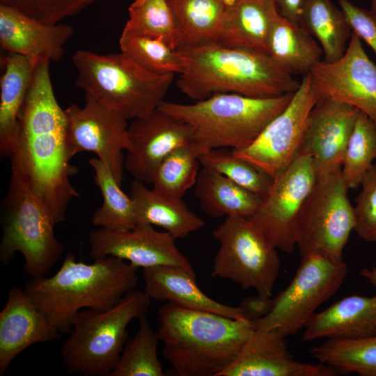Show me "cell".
<instances>
[{
    "mask_svg": "<svg viewBox=\"0 0 376 376\" xmlns=\"http://www.w3.org/2000/svg\"><path fill=\"white\" fill-rule=\"evenodd\" d=\"M299 24L319 42L324 62H334L344 54L352 31L343 10L331 0H306Z\"/></svg>",
    "mask_w": 376,
    "mask_h": 376,
    "instance_id": "cell-30",
    "label": "cell"
},
{
    "mask_svg": "<svg viewBox=\"0 0 376 376\" xmlns=\"http://www.w3.org/2000/svg\"><path fill=\"white\" fill-rule=\"evenodd\" d=\"M376 334V294L343 297L315 313L304 327L302 340L365 338Z\"/></svg>",
    "mask_w": 376,
    "mask_h": 376,
    "instance_id": "cell-23",
    "label": "cell"
},
{
    "mask_svg": "<svg viewBox=\"0 0 376 376\" xmlns=\"http://www.w3.org/2000/svg\"><path fill=\"white\" fill-rule=\"evenodd\" d=\"M134 336L127 340L120 359L109 376H164L157 355L159 340L146 315L139 318Z\"/></svg>",
    "mask_w": 376,
    "mask_h": 376,
    "instance_id": "cell-33",
    "label": "cell"
},
{
    "mask_svg": "<svg viewBox=\"0 0 376 376\" xmlns=\"http://www.w3.org/2000/svg\"><path fill=\"white\" fill-rule=\"evenodd\" d=\"M1 264L8 263L19 252L24 272L31 278L45 276L64 251L51 215L13 169L1 205Z\"/></svg>",
    "mask_w": 376,
    "mask_h": 376,
    "instance_id": "cell-8",
    "label": "cell"
},
{
    "mask_svg": "<svg viewBox=\"0 0 376 376\" xmlns=\"http://www.w3.org/2000/svg\"><path fill=\"white\" fill-rule=\"evenodd\" d=\"M219 242L211 276L230 280L244 290L272 296L280 272V258L250 218L227 217L212 232Z\"/></svg>",
    "mask_w": 376,
    "mask_h": 376,
    "instance_id": "cell-9",
    "label": "cell"
},
{
    "mask_svg": "<svg viewBox=\"0 0 376 376\" xmlns=\"http://www.w3.org/2000/svg\"><path fill=\"white\" fill-rule=\"evenodd\" d=\"M119 45L121 52L151 72L180 75L185 70L182 54L160 39L123 30Z\"/></svg>",
    "mask_w": 376,
    "mask_h": 376,
    "instance_id": "cell-34",
    "label": "cell"
},
{
    "mask_svg": "<svg viewBox=\"0 0 376 376\" xmlns=\"http://www.w3.org/2000/svg\"><path fill=\"white\" fill-rule=\"evenodd\" d=\"M61 335L24 290L12 288L0 311V376L25 349L35 343L58 340Z\"/></svg>",
    "mask_w": 376,
    "mask_h": 376,
    "instance_id": "cell-20",
    "label": "cell"
},
{
    "mask_svg": "<svg viewBox=\"0 0 376 376\" xmlns=\"http://www.w3.org/2000/svg\"><path fill=\"white\" fill-rule=\"evenodd\" d=\"M321 95L347 103L376 124V65L352 32L344 54L338 60L318 63L309 72Z\"/></svg>",
    "mask_w": 376,
    "mask_h": 376,
    "instance_id": "cell-16",
    "label": "cell"
},
{
    "mask_svg": "<svg viewBox=\"0 0 376 376\" xmlns=\"http://www.w3.org/2000/svg\"><path fill=\"white\" fill-rule=\"evenodd\" d=\"M274 299L272 296L257 294L244 298L238 306L243 311L246 318L253 324L265 317L272 311Z\"/></svg>",
    "mask_w": 376,
    "mask_h": 376,
    "instance_id": "cell-42",
    "label": "cell"
},
{
    "mask_svg": "<svg viewBox=\"0 0 376 376\" xmlns=\"http://www.w3.org/2000/svg\"><path fill=\"white\" fill-rule=\"evenodd\" d=\"M143 0H134V1L132 2V4H139L140 3H141Z\"/></svg>",
    "mask_w": 376,
    "mask_h": 376,
    "instance_id": "cell-46",
    "label": "cell"
},
{
    "mask_svg": "<svg viewBox=\"0 0 376 376\" xmlns=\"http://www.w3.org/2000/svg\"><path fill=\"white\" fill-rule=\"evenodd\" d=\"M195 196L203 212L214 218L231 216L251 218L262 201L261 196L205 168L198 173Z\"/></svg>",
    "mask_w": 376,
    "mask_h": 376,
    "instance_id": "cell-29",
    "label": "cell"
},
{
    "mask_svg": "<svg viewBox=\"0 0 376 376\" xmlns=\"http://www.w3.org/2000/svg\"><path fill=\"white\" fill-rule=\"evenodd\" d=\"M347 273L343 260L318 254L301 256L293 279L274 297L272 311L253 324L254 329L276 330L284 337L295 335L337 292Z\"/></svg>",
    "mask_w": 376,
    "mask_h": 376,
    "instance_id": "cell-11",
    "label": "cell"
},
{
    "mask_svg": "<svg viewBox=\"0 0 376 376\" xmlns=\"http://www.w3.org/2000/svg\"><path fill=\"white\" fill-rule=\"evenodd\" d=\"M267 54L291 75H306L320 61L322 49L301 25L277 14L271 23Z\"/></svg>",
    "mask_w": 376,
    "mask_h": 376,
    "instance_id": "cell-28",
    "label": "cell"
},
{
    "mask_svg": "<svg viewBox=\"0 0 376 376\" xmlns=\"http://www.w3.org/2000/svg\"><path fill=\"white\" fill-rule=\"evenodd\" d=\"M200 162L191 143L180 146L168 155L157 168L152 189L178 198L195 185Z\"/></svg>",
    "mask_w": 376,
    "mask_h": 376,
    "instance_id": "cell-36",
    "label": "cell"
},
{
    "mask_svg": "<svg viewBox=\"0 0 376 376\" xmlns=\"http://www.w3.org/2000/svg\"><path fill=\"white\" fill-rule=\"evenodd\" d=\"M178 48L217 42L233 0H167ZM177 48V49H178Z\"/></svg>",
    "mask_w": 376,
    "mask_h": 376,
    "instance_id": "cell-27",
    "label": "cell"
},
{
    "mask_svg": "<svg viewBox=\"0 0 376 376\" xmlns=\"http://www.w3.org/2000/svg\"><path fill=\"white\" fill-rule=\"evenodd\" d=\"M370 10L376 16V0H371V6Z\"/></svg>",
    "mask_w": 376,
    "mask_h": 376,
    "instance_id": "cell-45",
    "label": "cell"
},
{
    "mask_svg": "<svg viewBox=\"0 0 376 376\" xmlns=\"http://www.w3.org/2000/svg\"><path fill=\"white\" fill-rule=\"evenodd\" d=\"M143 279L144 292L151 299L249 320L240 306L224 304L205 294L196 283V276L182 267L164 265L145 268Z\"/></svg>",
    "mask_w": 376,
    "mask_h": 376,
    "instance_id": "cell-22",
    "label": "cell"
},
{
    "mask_svg": "<svg viewBox=\"0 0 376 376\" xmlns=\"http://www.w3.org/2000/svg\"><path fill=\"white\" fill-rule=\"evenodd\" d=\"M359 111L350 104L324 95L313 107L300 155L312 158L316 178L341 171Z\"/></svg>",
    "mask_w": 376,
    "mask_h": 376,
    "instance_id": "cell-18",
    "label": "cell"
},
{
    "mask_svg": "<svg viewBox=\"0 0 376 376\" xmlns=\"http://www.w3.org/2000/svg\"><path fill=\"white\" fill-rule=\"evenodd\" d=\"M77 261L68 252L52 276L31 278L24 290L61 334L70 332L76 315L85 308L107 310L139 281L138 268L113 256Z\"/></svg>",
    "mask_w": 376,
    "mask_h": 376,
    "instance_id": "cell-2",
    "label": "cell"
},
{
    "mask_svg": "<svg viewBox=\"0 0 376 376\" xmlns=\"http://www.w3.org/2000/svg\"><path fill=\"white\" fill-rule=\"evenodd\" d=\"M127 134L130 148L125 168L135 180L152 184L162 161L176 148L192 142L193 128L157 108L145 116L133 119Z\"/></svg>",
    "mask_w": 376,
    "mask_h": 376,
    "instance_id": "cell-17",
    "label": "cell"
},
{
    "mask_svg": "<svg viewBox=\"0 0 376 376\" xmlns=\"http://www.w3.org/2000/svg\"><path fill=\"white\" fill-rule=\"evenodd\" d=\"M284 336L276 330L254 329L234 361L220 376H334L326 364L295 359Z\"/></svg>",
    "mask_w": 376,
    "mask_h": 376,
    "instance_id": "cell-19",
    "label": "cell"
},
{
    "mask_svg": "<svg viewBox=\"0 0 376 376\" xmlns=\"http://www.w3.org/2000/svg\"><path fill=\"white\" fill-rule=\"evenodd\" d=\"M185 61L177 86L199 101L217 93L265 98L295 93L300 82L267 54L218 42L182 47Z\"/></svg>",
    "mask_w": 376,
    "mask_h": 376,
    "instance_id": "cell-3",
    "label": "cell"
},
{
    "mask_svg": "<svg viewBox=\"0 0 376 376\" xmlns=\"http://www.w3.org/2000/svg\"><path fill=\"white\" fill-rule=\"evenodd\" d=\"M75 85L127 120L145 116L164 101L174 75H159L123 52L98 54L78 50L72 57Z\"/></svg>",
    "mask_w": 376,
    "mask_h": 376,
    "instance_id": "cell-6",
    "label": "cell"
},
{
    "mask_svg": "<svg viewBox=\"0 0 376 376\" xmlns=\"http://www.w3.org/2000/svg\"><path fill=\"white\" fill-rule=\"evenodd\" d=\"M68 136L73 155L93 152L122 185L124 150L130 148L127 119L93 97L85 95V104L68 107Z\"/></svg>",
    "mask_w": 376,
    "mask_h": 376,
    "instance_id": "cell-14",
    "label": "cell"
},
{
    "mask_svg": "<svg viewBox=\"0 0 376 376\" xmlns=\"http://www.w3.org/2000/svg\"><path fill=\"white\" fill-rule=\"evenodd\" d=\"M354 207V231L363 240L376 244V164L365 174Z\"/></svg>",
    "mask_w": 376,
    "mask_h": 376,
    "instance_id": "cell-40",
    "label": "cell"
},
{
    "mask_svg": "<svg viewBox=\"0 0 376 376\" xmlns=\"http://www.w3.org/2000/svg\"><path fill=\"white\" fill-rule=\"evenodd\" d=\"M99 0H0L47 24H56L75 15Z\"/></svg>",
    "mask_w": 376,
    "mask_h": 376,
    "instance_id": "cell-39",
    "label": "cell"
},
{
    "mask_svg": "<svg viewBox=\"0 0 376 376\" xmlns=\"http://www.w3.org/2000/svg\"><path fill=\"white\" fill-rule=\"evenodd\" d=\"M150 300L144 291L133 289L109 309L80 311L61 350L68 372L109 376L128 340V324L146 315Z\"/></svg>",
    "mask_w": 376,
    "mask_h": 376,
    "instance_id": "cell-7",
    "label": "cell"
},
{
    "mask_svg": "<svg viewBox=\"0 0 376 376\" xmlns=\"http://www.w3.org/2000/svg\"><path fill=\"white\" fill-rule=\"evenodd\" d=\"M347 190L341 171L316 178L296 224V246L301 256L318 254L343 260L355 226Z\"/></svg>",
    "mask_w": 376,
    "mask_h": 376,
    "instance_id": "cell-10",
    "label": "cell"
},
{
    "mask_svg": "<svg viewBox=\"0 0 376 376\" xmlns=\"http://www.w3.org/2000/svg\"><path fill=\"white\" fill-rule=\"evenodd\" d=\"M175 240L169 233L158 231L144 223L125 230L98 228L89 235V256L93 260L116 257L138 269L176 266L196 276L194 267Z\"/></svg>",
    "mask_w": 376,
    "mask_h": 376,
    "instance_id": "cell-15",
    "label": "cell"
},
{
    "mask_svg": "<svg viewBox=\"0 0 376 376\" xmlns=\"http://www.w3.org/2000/svg\"><path fill=\"white\" fill-rule=\"evenodd\" d=\"M361 275L365 278L369 283L376 287V267L363 268L360 272Z\"/></svg>",
    "mask_w": 376,
    "mask_h": 376,
    "instance_id": "cell-44",
    "label": "cell"
},
{
    "mask_svg": "<svg viewBox=\"0 0 376 376\" xmlns=\"http://www.w3.org/2000/svg\"><path fill=\"white\" fill-rule=\"evenodd\" d=\"M129 196L134 204L137 224L161 227L175 240L205 226V221L182 198L148 189L141 181L134 180L130 183Z\"/></svg>",
    "mask_w": 376,
    "mask_h": 376,
    "instance_id": "cell-24",
    "label": "cell"
},
{
    "mask_svg": "<svg viewBox=\"0 0 376 376\" xmlns=\"http://www.w3.org/2000/svg\"><path fill=\"white\" fill-rule=\"evenodd\" d=\"M49 63L40 58L18 118L11 147L15 169L41 201L56 224L63 222L72 199L79 196L70 182L78 172L68 136V119L51 81Z\"/></svg>",
    "mask_w": 376,
    "mask_h": 376,
    "instance_id": "cell-1",
    "label": "cell"
},
{
    "mask_svg": "<svg viewBox=\"0 0 376 376\" xmlns=\"http://www.w3.org/2000/svg\"><path fill=\"white\" fill-rule=\"evenodd\" d=\"M308 352L319 363L344 373L376 376V334L355 339L328 338Z\"/></svg>",
    "mask_w": 376,
    "mask_h": 376,
    "instance_id": "cell-31",
    "label": "cell"
},
{
    "mask_svg": "<svg viewBox=\"0 0 376 376\" xmlns=\"http://www.w3.org/2000/svg\"><path fill=\"white\" fill-rule=\"evenodd\" d=\"M203 168L217 172L245 189L263 197L272 179L228 148L210 150L198 156Z\"/></svg>",
    "mask_w": 376,
    "mask_h": 376,
    "instance_id": "cell-37",
    "label": "cell"
},
{
    "mask_svg": "<svg viewBox=\"0 0 376 376\" xmlns=\"http://www.w3.org/2000/svg\"><path fill=\"white\" fill-rule=\"evenodd\" d=\"M376 159V124L359 111L349 139L341 168L348 189L361 186L367 171Z\"/></svg>",
    "mask_w": 376,
    "mask_h": 376,
    "instance_id": "cell-35",
    "label": "cell"
},
{
    "mask_svg": "<svg viewBox=\"0 0 376 376\" xmlns=\"http://www.w3.org/2000/svg\"><path fill=\"white\" fill-rule=\"evenodd\" d=\"M274 1L279 15L293 24L300 25V15L306 0Z\"/></svg>",
    "mask_w": 376,
    "mask_h": 376,
    "instance_id": "cell-43",
    "label": "cell"
},
{
    "mask_svg": "<svg viewBox=\"0 0 376 376\" xmlns=\"http://www.w3.org/2000/svg\"><path fill=\"white\" fill-rule=\"evenodd\" d=\"M73 33L74 29L69 24H47L0 4V45L8 53L58 61Z\"/></svg>",
    "mask_w": 376,
    "mask_h": 376,
    "instance_id": "cell-21",
    "label": "cell"
},
{
    "mask_svg": "<svg viewBox=\"0 0 376 376\" xmlns=\"http://www.w3.org/2000/svg\"><path fill=\"white\" fill-rule=\"evenodd\" d=\"M315 180L312 158L300 155L272 179L268 191L250 218L277 249L285 253L294 251L297 221Z\"/></svg>",
    "mask_w": 376,
    "mask_h": 376,
    "instance_id": "cell-13",
    "label": "cell"
},
{
    "mask_svg": "<svg viewBox=\"0 0 376 376\" xmlns=\"http://www.w3.org/2000/svg\"><path fill=\"white\" fill-rule=\"evenodd\" d=\"M278 11L274 0H233L218 43L267 54V38Z\"/></svg>",
    "mask_w": 376,
    "mask_h": 376,
    "instance_id": "cell-25",
    "label": "cell"
},
{
    "mask_svg": "<svg viewBox=\"0 0 376 376\" xmlns=\"http://www.w3.org/2000/svg\"><path fill=\"white\" fill-rule=\"evenodd\" d=\"M320 96L310 74L304 75L288 107L250 146L233 153L273 179L300 155L309 114Z\"/></svg>",
    "mask_w": 376,
    "mask_h": 376,
    "instance_id": "cell-12",
    "label": "cell"
},
{
    "mask_svg": "<svg viewBox=\"0 0 376 376\" xmlns=\"http://www.w3.org/2000/svg\"><path fill=\"white\" fill-rule=\"evenodd\" d=\"M129 19L124 31L158 38L174 49L178 48L173 13L167 0H143L129 7Z\"/></svg>",
    "mask_w": 376,
    "mask_h": 376,
    "instance_id": "cell-38",
    "label": "cell"
},
{
    "mask_svg": "<svg viewBox=\"0 0 376 376\" xmlns=\"http://www.w3.org/2000/svg\"><path fill=\"white\" fill-rule=\"evenodd\" d=\"M353 33L363 39L376 54V16L370 10L354 5L349 0H337Z\"/></svg>",
    "mask_w": 376,
    "mask_h": 376,
    "instance_id": "cell-41",
    "label": "cell"
},
{
    "mask_svg": "<svg viewBox=\"0 0 376 376\" xmlns=\"http://www.w3.org/2000/svg\"><path fill=\"white\" fill-rule=\"evenodd\" d=\"M93 169L94 180L100 190L102 204L92 217V224L98 228L125 230L136 224L132 199L125 194L109 168L97 157L88 159Z\"/></svg>",
    "mask_w": 376,
    "mask_h": 376,
    "instance_id": "cell-32",
    "label": "cell"
},
{
    "mask_svg": "<svg viewBox=\"0 0 376 376\" xmlns=\"http://www.w3.org/2000/svg\"><path fill=\"white\" fill-rule=\"evenodd\" d=\"M254 329L247 320L166 303L158 310L163 357L178 376H220Z\"/></svg>",
    "mask_w": 376,
    "mask_h": 376,
    "instance_id": "cell-4",
    "label": "cell"
},
{
    "mask_svg": "<svg viewBox=\"0 0 376 376\" xmlns=\"http://www.w3.org/2000/svg\"><path fill=\"white\" fill-rule=\"evenodd\" d=\"M293 95L258 98L217 93L189 104L163 101L158 108L191 126V144L198 156L214 148L248 147L288 107Z\"/></svg>",
    "mask_w": 376,
    "mask_h": 376,
    "instance_id": "cell-5",
    "label": "cell"
},
{
    "mask_svg": "<svg viewBox=\"0 0 376 376\" xmlns=\"http://www.w3.org/2000/svg\"><path fill=\"white\" fill-rule=\"evenodd\" d=\"M40 59L8 53L1 58L0 157H9L15 139L18 118Z\"/></svg>",
    "mask_w": 376,
    "mask_h": 376,
    "instance_id": "cell-26",
    "label": "cell"
}]
</instances>
